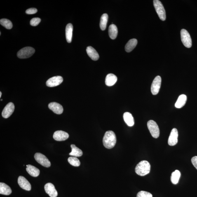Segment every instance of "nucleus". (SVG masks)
Returning a JSON list of instances; mask_svg holds the SVG:
<instances>
[{
  "instance_id": "obj_1",
  "label": "nucleus",
  "mask_w": 197,
  "mask_h": 197,
  "mask_svg": "<svg viewBox=\"0 0 197 197\" xmlns=\"http://www.w3.org/2000/svg\"><path fill=\"white\" fill-rule=\"evenodd\" d=\"M116 134L112 131H108L104 135L103 139V145L108 149H112L116 144Z\"/></svg>"
},
{
  "instance_id": "obj_2",
  "label": "nucleus",
  "mask_w": 197,
  "mask_h": 197,
  "mask_svg": "<svg viewBox=\"0 0 197 197\" xmlns=\"http://www.w3.org/2000/svg\"><path fill=\"white\" fill-rule=\"evenodd\" d=\"M151 165L147 161L144 160L139 162L135 168V172L138 175L145 176L150 172Z\"/></svg>"
},
{
  "instance_id": "obj_3",
  "label": "nucleus",
  "mask_w": 197,
  "mask_h": 197,
  "mask_svg": "<svg viewBox=\"0 0 197 197\" xmlns=\"http://www.w3.org/2000/svg\"><path fill=\"white\" fill-rule=\"evenodd\" d=\"M153 4L160 20L164 21L166 19V12L162 3L158 0L153 1Z\"/></svg>"
},
{
  "instance_id": "obj_4",
  "label": "nucleus",
  "mask_w": 197,
  "mask_h": 197,
  "mask_svg": "<svg viewBox=\"0 0 197 197\" xmlns=\"http://www.w3.org/2000/svg\"><path fill=\"white\" fill-rule=\"evenodd\" d=\"M35 52V50L32 47H26L19 50L17 56L20 59H27L32 56Z\"/></svg>"
},
{
  "instance_id": "obj_5",
  "label": "nucleus",
  "mask_w": 197,
  "mask_h": 197,
  "mask_svg": "<svg viewBox=\"0 0 197 197\" xmlns=\"http://www.w3.org/2000/svg\"><path fill=\"white\" fill-rule=\"evenodd\" d=\"M147 126L152 136L155 138H158L160 135V130L156 122L153 120H150L148 122Z\"/></svg>"
},
{
  "instance_id": "obj_6",
  "label": "nucleus",
  "mask_w": 197,
  "mask_h": 197,
  "mask_svg": "<svg viewBox=\"0 0 197 197\" xmlns=\"http://www.w3.org/2000/svg\"><path fill=\"white\" fill-rule=\"evenodd\" d=\"M180 33L181 40L183 44L186 48H190L192 45V42L189 33L186 29H182Z\"/></svg>"
},
{
  "instance_id": "obj_7",
  "label": "nucleus",
  "mask_w": 197,
  "mask_h": 197,
  "mask_svg": "<svg viewBox=\"0 0 197 197\" xmlns=\"http://www.w3.org/2000/svg\"><path fill=\"white\" fill-rule=\"evenodd\" d=\"M34 158L38 163L43 166L48 168L51 165L50 161L46 157L41 153H36L34 155Z\"/></svg>"
},
{
  "instance_id": "obj_8",
  "label": "nucleus",
  "mask_w": 197,
  "mask_h": 197,
  "mask_svg": "<svg viewBox=\"0 0 197 197\" xmlns=\"http://www.w3.org/2000/svg\"><path fill=\"white\" fill-rule=\"evenodd\" d=\"M161 83V77L158 76L155 78L151 85V91L153 95H156L159 92Z\"/></svg>"
},
{
  "instance_id": "obj_9",
  "label": "nucleus",
  "mask_w": 197,
  "mask_h": 197,
  "mask_svg": "<svg viewBox=\"0 0 197 197\" xmlns=\"http://www.w3.org/2000/svg\"><path fill=\"white\" fill-rule=\"evenodd\" d=\"M63 81V79L62 76H54L49 79L47 81L46 85L47 86L52 87L58 86Z\"/></svg>"
},
{
  "instance_id": "obj_10",
  "label": "nucleus",
  "mask_w": 197,
  "mask_h": 197,
  "mask_svg": "<svg viewBox=\"0 0 197 197\" xmlns=\"http://www.w3.org/2000/svg\"><path fill=\"white\" fill-rule=\"evenodd\" d=\"M15 109L14 104L12 102L7 104L3 109L2 112V116L5 118H8L11 116Z\"/></svg>"
},
{
  "instance_id": "obj_11",
  "label": "nucleus",
  "mask_w": 197,
  "mask_h": 197,
  "mask_svg": "<svg viewBox=\"0 0 197 197\" xmlns=\"http://www.w3.org/2000/svg\"><path fill=\"white\" fill-rule=\"evenodd\" d=\"M178 132L176 129L173 128L169 136L168 144L171 146H175L177 143Z\"/></svg>"
},
{
  "instance_id": "obj_12",
  "label": "nucleus",
  "mask_w": 197,
  "mask_h": 197,
  "mask_svg": "<svg viewBox=\"0 0 197 197\" xmlns=\"http://www.w3.org/2000/svg\"><path fill=\"white\" fill-rule=\"evenodd\" d=\"M44 188L46 192L50 197H56L57 196V192L55 189V186L51 183H48L45 184Z\"/></svg>"
},
{
  "instance_id": "obj_13",
  "label": "nucleus",
  "mask_w": 197,
  "mask_h": 197,
  "mask_svg": "<svg viewBox=\"0 0 197 197\" xmlns=\"http://www.w3.org/2000/svg\"><path fill=\"white\" fill-rule=\"evenodd\" d=\"M18 183L19 185L22 189L28 191L31 190V184L25 177L22 176H19L18 180Z\"/></svg>"
},
{
  "instance_id": "obj_14",
  "label": "nucleus",
  "mask_w": 197,
  "mask_h": 197,
  "mask_svg": "<svg viewBox=\"0 0 197 197\" xmlns=\"http://www.w3.org/2000/svg\"><path fill=\"white\" fill-rule=\"evenodd\" d=\"M69 137L68 134L62 130L57 131L54 132L53 135L54 139L57 141H65Z\"/></svg>"
},
{
  "instance_id": "obj_15",
  "label": "nucleus",
  "mask_w": 197,
  "mask_h": 197,
  "mask_svg": "<svg viewBox=\"0 0 197 197\" xmlns=\"http://www.w3.org/2000/svg\"><path fill=\"white\" fill-rule=\"evenodd\" d=\"M48 107L55 114H60L63 112V108L62 106L56 102L50 103L49 104Z\"/></svg>"
},
{
  "instance_id": "obj_16",
  "label": "nucleus",
  "mask_w": 197,
  "mask_h": 197,
  "mask_svg": "<svg viewBox=\"0 0 197 197\" xmlns=\"http://www.w3.org/2000/svg\"><path fill=\"white\" fill-rule=\"evenodd\" d=\"M86 51L88 56L92 60L97 61L98 60L99 57V54L93 47L91 46L87 47Z\"/></svg>"
},
{
  "instance_id": "obj_17",
  "label": "nucleus",
  "mask_w": 197,
  "mask_h": 197,
  "mask_svg": "<svg viewBox=\"0 0 197 197\" xmlns=\"http://www.w3.org/2000/svg\"><path fill=\"white\" fill-rule=\"evenodd\" d=\"M117 81V78L115 75L110 74L106 76L105 84L108 86H112L114 85Z\"/></svg>"
},
{
  "instance_id": "obj_18",
  "label": "nucleus",
  "mask_w": 197,
  "mask_h": 197,
  "mask_svg": "<svg viewBox=\"0 0 197 197\" xmlns=\"http://www.w3.org/2000/svg\"><path fill=\"white\" fill-rule=\"evenodd\" d=\"M123 118L125 122L129 126L132 127L135 124L133 117L130 113L126 112L124 113Z\"/></svg>"
},
{
  "instance_id": "obj_19",
  "label": "nucleus",
  "mask_w": 197,
  "mask_h": 197,
  "mask_svg": "<svg viewBox=\"0 0 197 197\" xmlns=\"http://www.w3.org/2000/svg\"><path fill=\"white\" fill-rule=\"evenodd\" d=\"M73 27L72 24H67L65 29V35L66 40L68 43H71L72 41Z\"/></svg>"
},
{
  "instance_id": "obj_20",
  "label": "nucleus",
  "mask_w": 197,
  "mask_h": 197,
  "mask_svg": "<svg viewBox=\"0 0 197 197\" xmlns=\"http://www.w3.org/2000/svg\"><path fill=\"white\" fill-rule=\"evenodd\" d=\"M27 167L26 170L30 175L34 177H37L39 176L40 173L39 169L31 165H27Z\"/></svg>"
},
{
  "instance_id": "obj_21",
  "label": "nucleus",
  "mask_w": 197,
  "mask_h": 197,
  "mask_svg": "<svg viewBox=\"0 0 197 197\" xmlns=\"http://www.w3.org/2000/svg\"><path fill=\"white\" fill-rule=\"evenodd\" d=\"M186 100L187 97L186 95L184 94L180 95L175 104V107L178 109L182 108L185 105Z\"/></svg>"
},
{
  "instance_id": "obj_22",
  "label": "nucleus",
  "mask_w": 197,
  "mask_h": 197,
  "mask_svg": "<svg viewBox=\"0 0 197 197\" xmlns=\"http://www.w3.org/2000/svg\"><path fill=\"white\" fill-rule=\"evenodd\" d=\"M137 39H132L130 40L125 45V49L127 52H130L135 48L137 44Z\"/></svg>"
},
{
  "instance_id": "obj_23",
  "label": "nucleus",
  "mask_w": 197,
  "mask_h": 197,
  "mask_svg": "<svg viewBox=\"0 0 197 197\" xmlns=\"http://www.w3.org/2000/svg\"><path fill=\"white\" fill-rule=\"evenodd\" d=\"M11 189L9 186L5 183H0V193L1 194L8 195L11 194Z\"/></svg>"
},
{
  "instance_id": "obj_24",
  "label": "nucleus",
  "mask_w": 197,
  "mask_h": 197,
  "mask_svg": "<svg viewBox=\"0 0 197 197\" xmlns=\"http://www.w3.org/2000/svg\"><path fill=\"white\" fill-rule=\"evenodd\" d=\"M118 33L117 27L116 25L112 24L109 26V34L110 38L112 40H114L117 37Z\"/></svg>"
},
{
  "instance_id": "obj_25",
  "label": "nucleus",
  "mask_w": 197,
  "mask_h": 197,
  "mask_svg": "<svg viewBox=\"0 0 197 197\" xmlns=\"http://www.w3.org/2000/svg\"><path fill=\"white\" fill-rule=\"evenodd\" d=\"M71 146L72 148V151L69 153V155L75 157H79L82 156L83 151L81 149L77 147L75 145H71Z\"/></svg>"
},
{
  "instance_id": "obj_26",
  "label": "nucleus",
  "mask_w": 197,
  "mask_h": 197,
  "mask_svg": "<svg viewBox=\"0 0 197 197\" xmlns=\"http://www.w3.org/2000/svg\"><path fill=\"white\" fill-rule=\"evenodd\" d=\"M108 20V15L107 14H104L101 16L100 22V27L101 30H104L107 27Z\"/></svg>"
},
{
  "instance_id": "obj_27",
  "label": "nucleus",
  "mask_w": 197,
  "mask_h": 197,
  "mask_svg": "<svg viewBox=\"0 0 197 197\" xmlns=\"http://www.w3.org/2000/svg\"><path fill=\"white\" fill-rule=\"evenodd\" d=\"M181 176V173L179 170H176L173 172L171 176V181L173 184H176L178 183Z\"/></svg>"
},
{
  "instance_id": "obj_28",
  "label": "nucleus",
  "mask_w": 197,
  "mask_h": 197,
  "mask_svg": "<svg viewBox=\"0 0 197 197\" xmlns=\"http://www.w3.org/2000/svg\"><path fill=\"white\" fill-rule=\"evenodd\" d=\"M1 25L8 29H10L13 27V24L11 21L7 19H2L0 20Z\"/></svg>"
},
{
  "instance_id": "obj_29",
  "label": "nucleus",
  "mask_w": 197,
  "mask_h": 197,
  "mask_svg": "<svg viewBox=\"0 0 197 197\" xmlns=\"http://www.w3.org/2000/svg\"><path fill=\"white\" fill-rule=\"evenodd\" d=\"M68 162L71 165L74 167H78L81 165V162L77 158L75 157H69L68 158Z\"/></svg>"
},
{
  "instance_id": "obj_30",
  "label": "nucleus",
  "mask_w": 197,
  "mask_h": 197,
  "mask_svg": "<svg viewBox=\"0 0 197 197\" xmlns=\"http://www.w3.org/2000/svg\"><path fill=\"white\" fill-rule=\"evenodd\" d=\"M137 197H153L150 193L145 191H141L137 193Z\"/></svg>"
},
{
  "instance_id": "obj_31",
  "label": "nucleus",
  "mask_w": 197,
  "mask_h": 197,
  "mask_svg": "<svg viewBox=\"0 0 197 197\" xmlns=\"http://www.w3.org/2000/svg\"><path fill=\"white\" fill-rule=\"evenodd\" d=\"M41 21L40 18H34L31 19L30 22V24L31 26L36 27L37 26Z\"/></svg>"
},
{
  "instance_id": "obj_32",
  "label": "nucleus",
  "mask_w": 197,
  "mask_h": 197,
  "mask_svg": "<svg viewBox=\"0 0 197 197\" xmlns=\"http://www.w3.org/2000/svg\"><path fill=\"white\" fill-rule=\"evenodd\" d=\"M37 12V10L36 8H32L26 10V13L28 14H33Z\"/></svg>"
},
{
  "instance_id": "obj_33",
  "label": "nucleus",
  "mask_w": 197,
  "mask_h": 197,
  "mask_svg": "<svg viewBox=\"0 0 197 197\" xmlns=\"http://www.w3.org/2000/svg\"><path fill=\"white\" fill-rule=\"evenodd\" d=\"M191 162L193 166L197 170V156H195L193 157L191 159Z\"/></svg>"
},
{
  "instance_id": "obj_34",
  "label": "nucleus",
  "mask_w": 197,
  "mask_h": 197,
  "mask_svg": "<svg viewBox=\"0 0 197 197\" xmlns=\"http://www.w3.org/2000/svg\"><path fill=\"white\" fill-rule=\"evenodd\" d=\"M2 93L1 92H0V97H1L2 96Z\"/></svg>"
},
{
  "instance_id": "obj_35",
  "label": "nucleus",
  "mask_w": 197,
  "mask_h": 197,
  "mask_svg": "<svg viewBox=\"0 0 197 197\" xmlns=\"http://www.w3.org/2000/svg\"><path fill=\"white\" fill-rule=\"evenodd\" d=\"M2 99H1V101H2Z\"/></svg>"
}]
</instances>
